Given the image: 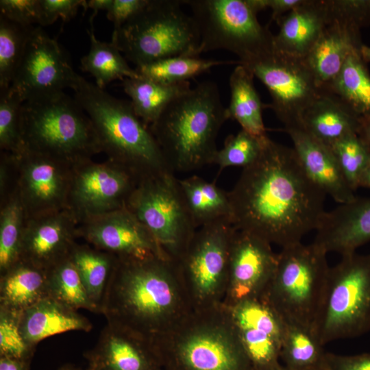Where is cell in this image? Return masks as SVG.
I'll return each mask as SVG.
<instances>
[{"label":"cell","mask_w":370,"mask_h":370,"mask_svg":"<svg viewBox=\"0 0 370 370\" xmlns=\"http://www.w3.org/2000/svg\"><path fill=\"white\" fill-rule=\"evenodd\" d=\"M47 288L48 297L70 308L100 313L70 257L47 270Z\"/></svg>","instance_id":"obj_36"},{"label":"cell","mask_w":370,"mask_h":370,"mask_svg":"<svg viewBox=\"0 0 370 370\" xmlns=\"http://www.w3.org/2000/svg\"><path fill=\"white\" fill-rule=\"evenodd\" d=\"M325 370H370V353L341 355L326 352Z\"/></svg>","instance_id":"obj_48"},{"label":"cell","mask_w":370,"mask_h":370,"mask_svg":"<svg viewBox=\"0 0 370 370\" xmlns=\"http://www.w3.org/2000/svg\"><path fill=\"white\" fill-rule=\"evenodd\" d=\"M79 221L69 209L26 219L21 258L48 270L69 257Z\"/></svg>","instance_id":"obj_20"},{"label":"cell","mask_w":370,"mask_h":370,"mask_svg":"<svg viewBox=\"0 0 370 370\" xmlns=\"http://www.w3.org/2000/svg\"><path fill=\"white\" fill-rule=\"evenodd\" d=\"M306 174L325 195L345 204L356 196L345 179L330 147L309 134L302 125L284 127Z\"/></svg>","instance_id":"obj_23"},{"label":"cell","mask_w":370,"mask_h":370,"mask_svg":"<svg viewBox=\"0 0 370 370\" xmlns=\"http://www.w3.org/2000/svg\"><path fill=\"white\" fill-rule=\"evenodd\" d=\"M32 360L0 356V370H29Z\"/></svg>","instance_id":"obj_50"},{"label":"cell","mask_w":370,"mask_h":370,"mask_svg":"<svg viewBox=\"0 0 370 370\" xmlns=\"http://www.w3.org/2000/svg\"><path fill=\"white\" fill-rule=\"evenodd\" d=\"M125 207L147 229L166 258L174 264L198 229L173 172L140 177Z\"/></svg>","instance_id":"obj_10"},{"label":"cell","mask_w":370,"mask_h":370,"mask_svg":"<svg viewBox=\"0 0 370 370\" xmlns=\"http://www.w3.org/2000/svg\"><path fill=\"white\" fill-rule=\"evenodd\" d=\"M359 135L370 145V120L362 121V125Z\"/></svg>","instance_id":"obj_52"},{"label":"cell","mask_w":370,"mask_h":370,"mask_svg":"<svg viewBox=\"0 0 370 370\" xmlns=\"http://www.w3.org/2000/svg\"><path fill=\"white\" fill-rule=\"evenodd\" d=\"M301 125L309 134L330 146L347 135L359 134L362 120L334 95L320 90L304 112Z\"/></svg>","instance_id":"obj_27"},{"label":"cell","mask_w":370,"mask_h":370,"mask_svg":"<svg viewBox=\"0 0 370 370\" xmlns=\"http://www.w3.org/2000/svg\"><path fill=\"white\" fill-rule=\"evenodd\" d=\"M329 147L347 184L355 191L370 163V145L359 134H352Z\"/></svg>","instance_id":"obj_40"},{"label":"cell","mask_w":370,"mask_h":370,"mask_svg":"<svg viewBox=\"0 0 370 370\" xmlns=\"http://www.w3.org/2000/svg\"><path fill=\"white\" fill-rule=\"evenodd\" d=\"M267 88L271 103L268 106L285 127L301 125L306 110L320 89L304 58L273 48L263 56L245 64Z\"/></svg>","instance_id":"obj_13"},{"label":"cell","mask_w":370,"mask_h":370,"mask_svg":"<svg viewBox=\"0 0 370 370\" xmlns=\"http://www.w3.org/2000/svg\"><path fill=\"white\" fill-rule=\"evenodd\" d=\"M75 71L60 44L40 26L34 27L10 89L24 102L70 88Z\"/></svg>","instance_id":"obj_16"},{"label":"cell","mask_w":370,"mask_h":370,"mask_svg":"<svg viewBox=\"0 0 370 370\" xmlns=\"http://www.w3.org/2000/svg\"><path fill=\"white\" fill-rule=\"evenodd\" d=\"M182 4L179 0H149L140 12L113 30L111 42L136 66L173 56H199V29Z\"/></svg>","instance_id":"obj_7"},{"label":"cell","mask_w":370,"mask_h":370,"mask_svg":"<svg viewBox=\"0 0 370 370\" xmlns=\"http://www.w3.org/2000/svg\"><path fill=\"white\" fill-rule=\"evenodd\" d=\"M313 331L323 346L370 331V254H347L330 267Z\"/></svg>","instance_id":"obj_8"},{"label":"cell","mask_w":370,"mask_h":370,"mask_svg":"<svg viewBox=\"0 0 370 370\" xmlns=\"http://www.w3.org/2000/svg\"><path fill=\"white\" fill-rule=\"evenodd\" d=\"M191 311L174 263L158 256L117 258L101 305L107 323L151 342Z\"/></svg>","instance_id":"obj_2"},{"label":"cell","mask_w":370,"mask_h":370,"mask_svg":"<svg viewBox=\"0 0 370 370\" xmlns=\"http://www.w3.org/2000/svg\"><path fill=\"white\" fill-rule=\"evenodd\" d=\"M21 314L0 306V356L32 360L36 347L27 342L21 332Z\"/></svg>","instance_id":"obj_43"},{"label":"cell","mask_w":370,"mask_h":370,"mask_svg":"<svg viewBox=\"0 0 370 370\" xmlns=\"http://www.w3.org/2000/svg\"><path fill=\"white\" fill-rule=\"evenodd\" d=\"M41 8L40 27L53 24L58 18L68 21L73 18L79 7L85 8L84 0H40Z\"/></svg>","instance_id":"obj_46"},{"label":"cell","mask_w":370,"mask_h":370,"mask_svg":"<svg viewBox=\"0 0 370 370\" xmlns=\"http://www.w3.org/2000/svg\"><path fill=\"white\" fill-rule=\"evenodd\" d=\"M0 212V274L21 259L27 216L14 190L1 201Z\"/></svg>","instance_id":"obj_37"},{"label":"cell","mask_w":370,"mask_h":370,"mask_svg":"<svg viewBox=\"0 0 370 370\" xmlns=\"http://www.w3.org/2000/svg\"><path fill=\"white\" fill-rule=\"evenodd\" d=\"M0 16L25 27L41 23L40 0H1Z\"/></svg>","instance_id":"obj_45"},{"label":"cell","mask_w":370,"mask_h":370,"mask_svg":"<svg viewBox=\"0 0 370 370\" xmlns=\"http://www.w3.org/2000/svg\"><path fill=\"white\" fill-rule=\"evenodd\" d=\"M330 20L356 28L370 25V0H325Z\"/></svg>","instance_id":"obj_44"},{"label":"cell","mask_w":370,"mask_h":370,"mask_svg":"<svg viewBox=\"0 0 370 370\" xmlns=\"http://www.w3.org/2000/svg\"><path fill=\"white\" fill-rule=\"evenodd\" d=\"M149 0H112L107 11L108 18L112 22L116 30L140 12Z\"/></svg>","instance_id":"obj_47"},{"label":"cell","mask_w":370,"mask_h":370,"mask_svg":"<svg viewBox=\"0 0 370 370\" xmlns=\"http://www.w3.org/2000/svg\"><path fill=\"white\" fill-rule=\"evenodd\" d=\"M70 88L90 118L108 160L140 177L172 172L149 127L136 114L130 101L112 96L76 72Z\"/></svg>","instance_id":"obj_4"},{"label":"cell","mask_w":370,"mask_h":370,"mask_svg":"<svg viewBox=\"0 0 370 370\" xmlns=\"http://www.w3.org/2000/svg\"><path fill=\"white\" fill-rule=\"evenodd\" d=\"M232 61L202 59L199 56H178L136 66L137 73L156 82L175 84L184 82Z\"/></svg>","instance_id":"obj_38"},{"label":"cell","mask_w":370,"mask_h":370,"mask_svg":"<svg viewBox=\"0 0 370 370\" xmlns=\"http://www.w3.org/2000/svg\"><path fill=\"white\" fill-rule=\"evenodd\" d=\"M228 195L233 226L282 248L315 230L325 212L326 195L306 174L293 149L268 136Z\"/></svg>","instance_id":"obj_1"},{"label":"cell","mask_w":370,"mask_h":370,"mask_svg":"<svg viewBox=\"0 0 370 370\" xmlns=\"http://www.w3.org/2000/svg\"><path fill=\"white\" fill-rule=\"evenodd\" d=\"M267 136L259 137L241 130L227 136L223 147L216 151L211 164L218 165L221 170L252 164L260 156Z\"/></svg>","instance_id":"obj_41"},{"label":"cell","mask_w":370,"mask_h":370,"mask_svg":"<svg viewBox=\"0 0 370 370\" xmlns=\"http://www.w3.org/2000/svg\"><path fill=\"white\" fill-rule=\"evenodd\" d=\"M271 244L250 232L235 230L230 243L225 305L262 298L273 276L278 254Z\"/></svg>","instance_id":"obj_18"},{"label":"cell","mask_w":370,"mask_h":370,"mask_svg":"<svg viewBox=\"0 0 370 370\" xmlns=\"http://www.w3.org/2000/svg\"><path fill=\"white\" fill-rule=\"evenodd\" d=\"M136 114L149 127L177 97L190 89V82L166 84L138 75L121 80Z\"/></svg>","instance_id":"obj_30"},{"label":"cell","mask_w":370,"mask_h":370,"mask_svg":"<svg viewBox=\"0 0 370 370\" xmlns=\"http://www.w3.org/2000/svg\"><path fill=\"white\" fill-rule=\"evenodd\" d=\"M273 370H286L284 366L282 365H281L280 367L273 369ZM322 370H325V369H322Z\"/></svg>","instance_id":"obj_56"},{"label":"cell","mask_w":370,"mask_h":370,"mask_svg":"<svg viewBox=\"0 0 370 370\" xmlns=\"http://www.w3.org/2000/svg\"><path fill=\"white\" fill-rule=\"evenodd\" d=\"M316 230L313 243L327 254L341 256L356 250L370 241V197H356L325 211Z\"/></svg>","instance_id":"obj_22"},{"label":"cell","mask_w":370,"mask_h":370,"mask_svg":"<svg viewBox=\"0 0 370 370\" xmlns=\"http://www.w3.org/2000/svg\"><path fill=\"white\" fill-rule=\"evenodd\" d=\"M58 370H83V369L73 365L66 364L60 367Z\"/></svg>","instance_id":"obj_55"},{"label":"cell","mask_w":370,"mask_h":370,"mask_svg":"<svg viewBox=\"0 0 370 370\" xmlns=\"http://www.w3.org/2000/svg\"><path fill=\"white\" fill-rule=\"evenodd\" d=\"M370 188V163L360 181V186Z\"/></svg>","instance_id":"obj_54"},{"label":"cell","mask_w":370,"mask_h":370,"mask_svg":"<svg viewBox=\"0 0 370 370\" xmlns=\"http://www.w3.org/2000/svg\"><path fill=\"white\" fill-rule=\"evenodd\" d=\"M86 291L101 313L106 288L117 257L88 245L73 246L69 256Z\"/></svg>","instance_id":"obj_34"},{"label":"cell","mask_w":370,"mask_h":370,"mask_svg":"<svg viewBox=\"0 0 370 370\" xmlns=\"http://www.w3.org/2000/svg\"><path fill=\"white\" fill-rule=\"evenodd\" d=\"M47 270L20 259L0 274V306L23 312L47 295Z\"/></svg>","instance_id":"obj_28"},{"label":"cell","mask_w":370,"mask_h":370,"mask_svg":"<svg viewBox=\"0 0 370 370\" xmlns=\"http://www.w3.org/2000/svg\"><path fill=\"white\" fill-rule=\"evenodd\" d=\"M85 370H95V369L91 365L88 364V367Z\"/></svg>","instance_id":"obj_57"},{"label":"cell","mask_w":370,"mask_h":370,"mask_svg":"<svg viewBox=\"0 0 370 370\" xmlns=\"http://www.w3.org/2000/svg\"><path fill=\"white\" fill-rule=\"evenodd\" d=\"M84 356L95 370H164L150 341L108 323Z\"/></svg>","instance_id":"obj_21"},{"label":"cell","mask_w":370,"mask_h":370,"mask_svg":"<svg viewBox=\"0 0 370 370\" xmlns=\"http://www.w3.org/2000/svg\"><path fill=\"white\" fill-rule=\"evenodd\" d=\"M33 27L21 26L0 16V92L10 87Z\"/></svg>","instance_id":"obj_39"},{"label":"cell","mask_w":370,"mask_h":370,"mask_svg":"<svg viewBox=\"0 0 370 370\" xmlns=\"http://www.w3.org/2000/svg\"><path fill=\"white\" fill-rule=\"evenodd\" d=\"M199 33L198 56L223 49L238 64L252 61L273 47V35L261 25L247 0H186Z\"/></svg>","instance_id":"obj_11"},{"label":"cell","mask_w":370,"mask_h":370,"mask_svg":"<svg viewBox=\"0 0 370 370\" xmlns=\"http://www.w3.org/2000/svg\"><path fill=\"white\" fill-rule=\"evenodd\" d=\"M254 75L238 64L229 79L230 101L226 108L227 119L236 121L242 130L259 137L267 135L262 118L264 105L254 84Z\"/></svg>","instance_id":"obj_31"},{"label":"cell","mask_w":370,"mask_h":370,"mask_svg":"<svg viewBox=\"0 0 370 370\" xmlns=\"http://www.w3.org/2000/svg\"><path fill=\"white\" fill-rule=\"evenodd\" d=\"M178 183L186 208L197 228L221 221L232 223L228 192L197 175L178 179Z\"/></svg>","instance_id":"obj_29"},{"label":"cell","mask_w":370,"mask_h":370,"mask_svg":"<svg viewBox=\"0 0 370 370\" xmlns=\"http://www.w3.org/2000/svg\"><path fill=\"white\" fill-rule=\"evenodd\" d=\"M327 253L301 242L282 247L264 298L282 320L313 330L330 267Z\"/></svg>","instance_id":"obj_9"},{"label":"cell","mask_w":370,"mask_h":370,"mask_svg":"<svg viewBox=\"0 0 370 370\" xmlns=\"http://www.w3.org/2000/svg\"><path fill=\"white\" fill-rule=\"evenodd\" d=\"M304 1V0H265V5L267 9L271 10V20L277 22Z\"/></svg>","instance_id":"obj_49"},{"label":"cell","mask_w":370,"mask_h":370,"mask_svg":"<svg viewBox=\"0 0 370 370\" xmlns=\"http://www.w3.org/2000/svg\"><path fill=\"white\" fill-rule=\"evenodd\" d=\"M77 237L119 258L166 259L150 232L125 207L81 221Z\"/></svg>","instance_id":"obj_19"},{"label":"cell","mask_w":370,"mask_h":370,"mask_svg":"<svg viewBox=\"0 0 370 370\" xmlns=\"http://www.w3.org/2000/svg\"><path fill=\"white\" fill-rule=\"evenodd\" d=\"M140 177L110 160H84L73 166L68 209L79 223L125 207Z\"/></svg>","instance_id":"obj_14"},{"label":"cell","mask_w":370,"mask_h":370,"mask_svg":"<svg viewBox=\"0 0 370 370\" xmlns=\"http://www.w3.org/2000/svg\"><path fill=\"white\" fill-rule=\"evenodd\" d=\"M112 0H90L86 1L85 8H90L93 10V15L90 18V22H92L94 17L100 10L108 11L112 4Z\"/></svg>","instance_id":"obj_51"},{"label":"cell","mask_w":370,"mask_h":370,"mask_svg":"<svg viewBox=\"0 0 370 370\" xmlns=\"http://www.w3.org/2000/svg\"><path fill=\"white\" fill-rule=\"evenodd\" d=\"M280 360L286 370L325 369V354L313 330L284 321Z\"/></svg>","instance_id":"obj_33"},{"label":"cell","mask_w":370,"mask_h":370,"mask_svg":"<svg viewBox=\"0 0 370 370\" xmlns=\"http://www.w3.org/2000/svg\"><path fill=\"white\" fill-rule=\"evenodd\" d=\"M362 45L359 29L336 20L327 24L304 58L320 90L332 83L349 55Z\"/></svg>","instance_id":"obj_24"},{"label":"cell","mask_w":370,"mask_h":370,"mask_svg":"<svg viewBox=\"0 0 370 370\" xmlns=\"http://www.w3.org/2000/svg\"><path fill=\"white\" fill-rule=\"evenodd\" d=\"M21 134L24 149L73 164L101 151L90 118L64 91L23 103Z\"/></svg>","instance_id":"obj_6"},{"label":"cell","mask_w":370,"mask_h":370,"mask_svg":"<svg viewBox=\"0 0 370 370\" xmlns=\"http://www.w3.org/2000/svg\"><path fill=\"white\" fill-rule=\"evenodd\" d=\"M16 191L27 217L68 209L74 164L24 149L9 153Z\"/></svg>","instance_id":"obj_15"},{"label":"cell","mask_w":370,"mask_h":370,"mask_svg":"<svg viewBox=\"0 0 370 370\" xmlns=\"http://www.w3.org/2000/svg\"><path fill=\"white\" fill-rule=\"evenodd\" d=\"M362 121L370 120V73L360 50L347 58L339 73L325 90Z\"/></svg>","instance_id":"obj_32"},{"label":"cell","mask_w":370,"mask_h":370,"mask_svg":"<svg viewBox=\"0 0 370 370\" xmlns=\"http://www.w3.org/2000/svg\"><path fill=\"white\" fill-rule=\"evenodd\" d=\"M253 370L280 367L282 319L264 299L222 304Z\"/></svg>","instance_id":"obj_17"},{"label":"cell","mask_w":370,"mask_h":370,"mask_svg":"<svg viewBox=\"0 0 370 370\" xmlns=\"http://www.w3.org/2000/svg\"><path fill=\"white\" fill-rule=\"evenodd\" d=\"M90 321L72 308L47 297L23 310L21 330L27 341L36 347L49 336L70 331L89 332Z\"/></svg>","instance_id":"obj_26"},{"label":"cell","mask_w":370,"mask_h":370,"mask_svg":"<svg viewBox=\"0 0 370 370\" xmlns=\"http://www.w3.org/2000/svg\"><path fill=\"white\" fill-rule=\"evenodd\" d=\"M330 21L325 0H304L276 22L279 31L273 35L274 46L304 58Z\"/></svg>","instance_id":"obj_25"},{"label":"cell","mask_w":370,"mask_h":370,"mask_svg":"<svg viewBox=\"0 0 370 370\" xmlns=\"http://www.w3.org/2000/svg\"><path fill=\"white\" fill-rule=\"evenodd\" d=\"M227 119L218 86L205 81L173 100L149 129L171 171L187 172L212 163Z\"/></svg>","instance_id":"obj_3"},{"label":"cell","mask_w":370,"mask_h":370,"mask_svg":"<svg viewBox=\"0 0 370 370\" xmlns=\"http://www.w3.org/2000/svg\"><path fill=\"white\" fill-rule=\"evenodd\" d=\"M24 101L10 88L0 92V147L17 154L24 149L21 134V109Z\"/></svg>","instance_id":"obj_42"},{"label":"cell","mask_w":370,"mask_h":370,"mask_svg":"<svg viewBox=\"0 0 370 370\" xmlns=\"http://www.w3.org/2000/svg\"><path fill=\"white\" fill-rule=\"evenodd\" d=\"M151 343L164 370H253L222 304L192 310Z\"/></svg>","instance_id":"obj_5"},{"label":"cell","mask_w":370,"mask_h":370,"mask_svg":"<svg viewBox=\"0 0 370 370\" xmlns=\"http://www.w3.org/2000/svg\"><path fill=\"white\" fill-rule=\"evenodd\" d=\"M90 23V29L88 30L90 49L81 59L82 71L93 76L95 84L103 89L115 79L138 77L135 69L129 66L121 52L112 42H103L97 38L92 22Z\"/></svg>","instance_id":"obj_35"},{"label":"cell","mask_w":370,"mask_h":370,"mask_svg":"<svg viewBox=\"0 0 370 370\" xmlns=\"http://www.w3.org/2000/svg\"><path fill=\"white\" fill-rule=\"evenodd\" d=\"M236 228L221 221L197 229L175 263L191 310L220 306L225 295L231 240Z\"/></svg>","instance_id":"obj_12"},{"label":"cell","mask_w":370,"mask_h":370,"mask_svg":"<svg viewBox=\"0 0 370 370\" xmlns=\"http://www.w3.org/2000/svg\"><path fill=\"white\" fill-rule=\"evenodd\" d=\"M360 54L365 63L370 62V47L362 44L360 48Z\"/></svg>","instance_id":"obj_53"}]
</instances>
